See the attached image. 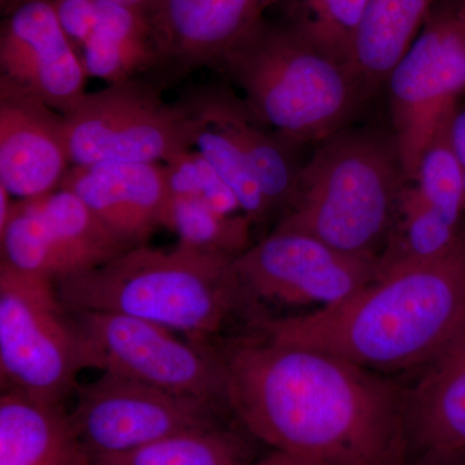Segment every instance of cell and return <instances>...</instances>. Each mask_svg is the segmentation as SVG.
Here are the masks:
<instances>
[{
    "instance_id": "obj_17",
    "label": "cell",
    "mask_w": 465,
    "mask_h": 465,
    "mask_svg": "<svg viewBox=\"0 0 465 465\" xmlns=\"http://www.w3.org/2000/svg\"><path fill=\"white\" fill-rule=\"evenodd\" d=\"M61 189L74 193L130 249L145 246L166 223L170 188L162 163L72 166Z\"/></svg>"
},
{
    "instance_id": "obj_7",
    "label": "cell",
    "mask_w": 465,
    "mask_h": 465,
    "mask_svg": "<svg viewBox=\"0 0 465 465\" xmlns=\"http://www.w3.org/2000/svg\"><path fill=\"white\" fill-rule=\"evenodd\" d=\"M84 369H90L84 339L56 283L0 262L3 391L64 405Z\"/></svg>"
},
{
    "instance_id": "obj_19",
    "label": "cell",
    "mask_w": 465,
    "mask_h": 465,
    "mask_svg": "<svg viewBox=\"0 0 465 465\" xmlns=\"http://www.w3.org/2000/svg\"><path fill=\"white\" fill-rule=\"evenodd\" d=\"M0 465H92V461L64 405L2 391Z\"/></svg>"
},
{
    "instance_id": "obj_9",
    "label": "cell",
    "mask_w": 465,
    "mask_h": 465,
    "mask_svg": "<svg viewBox=\"0 0 465 465\" xmlns=\"http://www.w3.org/2000/svg\"><path fill=\"white\" fill-rule=\"evenodd\" d=\"M407 182L465 94V0H440L385 82Z\"/></svg>"
},
{
    "instance_id": "obj_21",
    "label": "cell",
    "mask_w": 465,
    "mask_h": 465,
    "mask_svg": "<svg viewBox=\"0 0 465 465\" xmlns=\"http://www.w3.org/2000/svg\"><path fill=\"white\" fill-rule=\"evenodd\" d=\"M436 0H369L351 67L372 91L385 84L420 33Z\"/></svg>"
},
{
    "instance_id": "obj_30",
    "label": "cell",
    "mask_w": 465,
    "mask_h": 465,
    "mask_svg": "<svg viewBox=\"0 0 465 465\" xmlns=\"http://www.w3.org/2000/svg\"><path fill=\"white\" fill-rule=\"evenodd\" d=\"M11 198V193L5 186L0 185V228L5 225L9 215H11L12 206H14Z\"/></svg>"
},
{
    "instance_id": "obj_32",
    "label": "cell",
    "mask_w": 465,
    "mask_h": 465,
    "mask_svg": "<svg viewBox=\"0 0 465 465\" xmlns=\"http://www.w3.org/2000/svg\"><path fill=\"white\" fill-rule=\"evenodd\" d=\"M437 2H440V0H436V3H437Z\"/></svg>"
},
{
    "instance_id": "obj_6",
    "label": "cell",
    "mask_w": 465,
    "mask_h": 465,
    "mask_svg": "<svg viewBox=\"0 0 465 465\" xmlns=\"http://www.w3.org/2000/svg\"><path fill=\"white\" fill-rule=\"evenodd\" d=\"M179 103L193 148L228 183L252 224L282 216L302 167L296 159L299 146L260 124L231 84L200 85Z\"/></svg>"
},
{
    "instance_id": "obj_31",
    "label": "cell",
    "mask_w": 465,
    "mask_h": 465,
    "mask_svg": "<svg viewBox=\"0 0 465 465\" xmlns=\"http://www.w3.org/2000/svg\"><path fill=\"white\" fill-rule=\"evenodd\" d=\"M100 2L115 3V5H124V7L149 14L150 9L153 8L157 0H100Z\"/></svg>"
},
{
    "instance_id": "obj_13",
    "label": "cell",
    "mask_w": 465,
    "mask_h": 465,
    "mask_svg": "<svg viewBox=\"0 0 465 465\" xmlns=\"http://www.w3.org/2000/svg\"><path fill=\"white\" fill-rule=\"evenodd\" d=\"M0 262L58 283L131 250L66 189L14 202L0 228Z\"/></svg>"
},
{
    "instance_id": "obj_24",
    "label": "cell",
    "mask_w": 465,
    "mask_h": 465,
    "mask_svg": "<svg viewBox=\"0 0 465 465\" xmlns=\"http://www.w3.org/2000/svg\"><path fill=\"white\" fill-rule=\"evenodd\" d=\"M451 119L425 150L414 179L406 183L402 195L452 228L463 229L464 171L450 139Z\"/></svg>"
},
{
    "instance_id": "obj_10",
    "label": "cell",
    "mask_w": 465,
    "mask_h": 465,
    "mask_svg": "<svg viewBox=\"0 0 465 465\" xmlns=\"http://www.w3.org/2000/svg\"><path fill=\"white\" fill-rule=\"evenodd\" d=\"M70 313L84 336L90 369L226 406L222 365L213 345L183 341L168 327L142 318L113 312Z\"/></svg>"
},
{
    "instance_id": "obj_2",
    "label": "cell",
    "mask_w": 465,
    "mask_h": 465,
    "mask_svg": "<svg viewBox=\"0 0 465 465\" xmlns=\"http://www.w3.org/2000/svg\"><path fill=\"white\" fill-rule=\"evenodd\" d=\"M465 321V229L445 252L376 271L341 302L249 322L284 344L324 351L374 371L424 366Z\"/></svg>"
},
{
    "instance_id": "obj_16",
    "label": "cell",
    "mask_w": 465,
    "mask_h": 465,
    "mask_svg": "<svg viewBox=\"0 0 465 465\" xmlns=\"http://www.w3.org/2000/svg\"><path fill=\"white\" fill-rule=\"evenodd\" d=\"M70 167L63 114L0 84V185L18 200L42 197L60 189Z\"/></svg>"
},
{
    "instance_id": "obj_4",
    "label": "cell",
    "mask_w": 465,
    "mask_h": 465,
    "mask_svg": "<svg viewBox=\"0 0 465 465\" xmlns=\"http://www.w3.org/2000/svg\"><path fill=\"white\" fill-rule=\"evenodd\" d=\"M234 260L145 244L61 281L57 295L69 312L142 318L210 344L235 313L247 314Z\"/></svg>"
},
{
    "instance_id": "obj_20",
    "label": "cell",
    "mask_w": 465,
    "mask_h": 465,
    "mask_svg": "<svg viewBox=\"0 0 465 465\" xmlns=\"http://www.w3.org/2000/svg\"><path fill=\"white\" fill-rule=\"evenodd\" d=\"M88 76L108 84L152 76L157 47L148 14L97 0L94 29L78 50Z\"/></svg>"
},
{
    "instance_id": "obj_1",
    "label": "cell",
    "mask_w": 465,
    "mask_h": 465,
    "mask_svg": "<svg viewBox=\"0 0 465 465\" xmlns=\"http://www.w3.org/2000/svg\"><path fill=\"white\" fill-rule=\"evenodd\" d=\"M249 332L213 345L235 421L269 448L332 465H409L406 388L324 351Z\"/></svg>"
},
{
    "instance_id": "obj_15",
    "label": "cell",
    "mask_w": 465,
    "mask_h": 465,
    "mask_svg": "<svg viewBox=\"0 0 465 465\" xmlns=\"http://www.w3.org/2000/svg\"><path fill=\"white\" fill-rule=\"evenodd\" d=\"M272 0H157L148 17L161 87L222 58L265 17Z\"/></svg>"
},
{
    "instance_id": "obj_8",
    "label": "cell",
    "mask_w": 465,
    "mask_h": 465,
    "mask_svg": "<svg viewBox=\"0 0 465 465\" xmlns=\"http://www.w3.org/2000/svg\"><path fill=\"white\" fill-rule=\"evenodd\" d=\"M148 76L85 92L61 113L72 166L166 163L193 148L182 104H170Z\"/></svg>"
},
{
    "instance_id": "obj_25",
    "label": "cell",
    "mask_w": 465,
    "mask_h": 465,
    "mask_svg": "<svg viewBox=\"0 0 465 465\" xmlns=\"http://www.w3.org/2000/svg\"><path fill=\"white\" fill-rule=\"evenodd\" d=\"M252 226L246 215H228L170 194L164 228L176 232L179 243L189 249L220 258H240L253 244Z\"/></svg>"
},
{
    "instance_id": "obj_22",
    "label": "cell",
    "mask_w": 465,
    "mask_h": 465,
    "mask_svg": "<svg viewBox=\"0 0 465 465\" xmlns=\"http://www.w3.org/2000/svg\"><path fill=\"white\" fill-rule=\"evenodd\" d=\"M251 434L228 425L198 428L164 437L143 448L96 458L92 465H252Z\"/></svg>"
},
{
    "instance_id": "obj_28",
    "label": "cell",
    "mask_w": 465,
    "mask_h": 465,
    "mask_svg": "<svg viewBox=\"0 0 465 465\" xmlns=\"http://www.w3.org/2000/svg\"><path fill=\"white\" fill-rule=\"evenodd\" d=\"M450 139L464 171L465 183V106H459L450 124Z\"/></svg>"
},
{
    "instance_id": "obj_11",
    "label": "cell",
    "mask_w": 465,
    "mask_h": 465,
    "mask_svg": "<svg viewBox=\"0 0 465 465\" xmlns=\"http://www.w3.org/2000/svg\"><path fill=\"white\" fill-rule=\"evenodd\" d=\"M75 397L69 415L91 461L185 430L225 424L223 414L229 411L223 403L179 396L112 372L78 384Z\"/></svg>"
},
{
    "instance_id": "obj_18",
    "label": "cell",
    "mask_w": 465,
    "mask_h": 465,
    "mask_svg": "<svg viewBox=\"0 0 465 465\" xmlns=\"http://www.w3.org/2000/svg\"><path fill=\"white\" fill-rule=\"evenodd\" d=\"M405 424L410 463L424 455L464 451L465 321L406 390Z\"/></svg>"
},
{
    "instance_id": "obj_3",
    "label": "cell",
    "mask_w": 465,
    "mask_h": 465,
    "mask_svg": "<svg viewBox=\"0 0 465 465\" xmlns=\"http://www.w3.org/2000/svg\"><path fill=\"white\" fill-rule=\"evenodd\" d=\"M406 183L391 127L349 125L317 143L274 229L312 235L347 255L378 262Z\"/></svg>"
},
{
    "instance_id": "obj_12",
    "label": "cell",
    "mask_w": 465,
    "mask_h": 465,
    "mask_svg": "<svg viewBox=\"0 0 465 465\" xmlns=\"http://www.w3.org/2000/svg\"><path fill=\"white\" fill-rule=\"evenodd\" d=\"M234 271L250 320L259 302L331 307L371 282L378 262L347 255L312 235L273 229L234 260Z\"/></svg>"
},
{
    "instance_id": "obj_29",
    "label": "cell",
    "mask_w": 465,
    "mask_h": 465,
    "mask_svg": "<svg viewBox=\"0 0 465 465\" xmlns=\"http://www.w3.org/2000/svg\"><path fill=\"white\" fill-rule=\"evenodd\" d=\"M409 465H465V450L446 454L424 455L414 459Z\"/></svg>"
},
{
    "instance_id": "obj_14",
    "label": "cell",
    "mask_w": 465,
    "mask_h": 465,
    "mask_svg": "<svg viewBox=\"0 0 465 465\" xmlns=\"http://www.w3.org/2000/svg\"><path fill=\"white\" fill-rule=\"evenodd\" d=\"M0 5V84L65 112L87 92L88 75L54 3L5 0Z\"/></svg>"
},
{
    "instance_id": "obj_23",
    "label": "cell",
    "mask_w": 465,
    "mask_h": 465,
    "mask_svg": "<svg viewBox=\"0 0 465 465\" xmlns=\"http://www.w3.org/2000/svg\"><path fill=\"white\" fill-rule=\"evenodd\" d=\"M367 3L369 0H272L268 12H277L275 20L318 51L351 67L354 38Z\"/></svg>"
},
{
    "instance_id": "obj_26",
    "label": "cell",
    "mask_w": 465,
    "mask_h": 465,
    "mask_svg": "<svg viewBox=\"0 0 465 465\" xmlns=\"http://www.w3.org/2000/svg\"><path fill=\"white\" fill-rule=\"evenodd\" d=\"M173 197L206 204L228 215H244L240 201L197 149L183 150L164 163Z\"/></svg>"
},
{
    "instance_id": "obj_5",
    "label": "cell",
    "mask_w": 465,
    "mask_h": 465,
    "mask_svg": "<svg viewBox=\"0 0 465 465\" xmlns=\"http://www.w3.org/2000/svg\"><path fill=\"white\" fill-rule=\"evenodd\" d=\"M216 70L241 91L260 124L296 146L320 143L356 124L375 94L351 67L266 16Z\"/></svg>"
},
{
    "instance_id": "obj_27",
    "label": "cell",
    "mask_w": 465,
    "mask_h": 465,
    "mask_svg": "<svg viewBox=\"0 0 465 465\" xmlns=\"http://www.w3.org/2000/svg\"><path fill=\"white\" fill-rule=\"evenodd\" d=\"M252 465H332L320 459L305 457V455L293 454L282 450L272 449L269 454L256 459Z\"/></svg>"
}]
</instances>
